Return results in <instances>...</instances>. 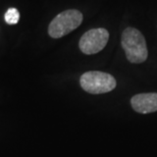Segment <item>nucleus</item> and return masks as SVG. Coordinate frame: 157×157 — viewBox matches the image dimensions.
<instances>
[{
    "mask_svg": "<svg viewBox=\"0 0 157 157\" xmlns=\"http://www.w3.org/2000/svg\"><path fill=\"white\" fill-rule=\"evenodd\" d=\"M82 21L83 14L80 10L67 9L57 14L51 21L48 27V34L51 38H61L80 27Z\"/></svg>",
    "mask_w": 157,
    "mask_h": 157,
    "instance_id": "nucleus-2",
    "label": "nucleus"
},
{
    "mask_svg": "<svg viewBox=\"0 0 157 157\" xmlns=\"http://www.w3.org/2000/svg\"><path fill=\"white\" fill-rule=\"evenodd\" d=\"M131 105L136 112L146 114L157 111V93H141L131 99Z\"/></svg>",
    "mask_w": 157,
    "mask_h": 157,
    "instance_id": "nucleus-5",
    "label": "nucleus"
},
{
    "mask_svg": "<svg viewBox=\"0 0 157 157\" xmlns=\"http://www.w3.org/2000/svg\"><path fill=\"white\" fill-rule=\"evenodd\" d=\"M121 47L128 60L132 63H143L148 58V48L143 34L128 27L121 34Z\"/></svg>",
    "mask_w": 157,
    "mask_h": 157,
    "instance_id": "nucleus-1",
    "label": "nucleus"
},
{
    "mask_svg": "<svg viewBox=\"0 0 157 157\" xmlns=\"http://www.w3.org/2000/svg\"><path fill=\"white\" fill-rule=\"evenodd\" d=\"M80 85L82 89L87 93L97 95L112 91L117 87V81L110 74L94 71L82 75Z\"/></svg>",
    "mask_w": 157,
    "mask_h": 157,
    "instance_id": "nucleus-3",
    "label": "nucleus"
},
{
    "mask_svg": "<svg viewBox=\"0 0 157 157\" xmlns=\"http://www.w3.org/2000/svg\"><path fill=\"white\" fill-rule=\"evenodd\" d=\"M4 20L8 25H15L20 21V12L17 8H8V10L5 12Z\"/></svg>",
    "mask_w": 157,
    "mask_h": 157,
    "instance_id": "nucleus-6",
    "label": "nucleus"
},
{
    "mask_svg": "<svg viewBox=\"0 0 157 157\" xmlns=\"http://www.w3.org/2000/svg\"><path fill=\"white\" fill-rule=\"evenodd\" d=\"M109 39V33L106 29L97 28L86 32L81 37L78 47L84 54L92 55L104 49Z\"/></svg>",
    "mask_w": 157,
    "mask_h": 157,
    "instance_id": "nucleus-4",
    "label": "nucleus"
}]
</instances>
